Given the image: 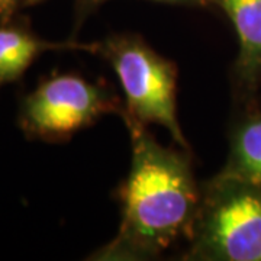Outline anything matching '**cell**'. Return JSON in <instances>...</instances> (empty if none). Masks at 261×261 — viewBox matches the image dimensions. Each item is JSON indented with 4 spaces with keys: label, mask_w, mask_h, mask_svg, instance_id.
<instances>
[{
    "label": "cell",
    "mask_w": 261,
    "mask_h": 261,
    "mask_svg": "<svg viewBox=\"0 0 261 261\" xmlns=\"http://www.w3.org/2000/svg\"><path fill=\"white\" fill-rule=\"evenodd\" d=\"M130 170L122 187V225L109 255H151L167 248L195 219L197 192L187 160L161 147L126 115Z\"/></svg>",
    "instance_id": "1"
},
{
    "label": "cell",
    "mask_w": 261,
    "mask_h": 261,
    "mask_svg": "<svg viewBox=\"0 0 261 261\" xmlns=\"http://www.w3.org/2000/svg\"><path fill=\"white\" fill-rule=\"evenodd\" d=\"M196 252L211 260L261 261V187L219 176L200 214Z\"/></svg>",
    "instance_id": "2"
},
{
    "label": "cell",
    "mask_w": 261,
    "mask_h": 261,
    "mask_svg": "<svg viewBox=\"0 0 261 261\" xmlns=\"http://www.w3.org/2000/svg\"><path fill=\"white\" fill-rule=\"evenodd\" d=\"M108 57L119 77L129 115L142 123H159L174 141L187 147L177 121L176 68L137 39H116Z\"/></svg>",
    "instance_id": "3"
},
{
    "label": "cell",
    "mask_w": 261,
    "mask_h": 261,
    "mask_svg": "<svg viewBox=\"0 0 261 261\" xmlns=\"http://www.w3.org/2000/svg\"><path fill=\"white\" fill-rule=\"evenodd\" d=\"M113 111L115 100L100 86L64 74L44 82L29 94L22 106L20 122L35 137L61 140Z\"/></svg>",
    "instance_id": "4"
},
{
    "label": "cell",
    "mask_w": 261,
    "mask_h": 261,
    "mask_svg": "<svg viewBox=\"0 0 261 261\" xmlns=\"http://www.w3.org/2000/svg\"><path fill=\"white\" fill-rule=\"evenodd\" d=\"M232 20L238 41V67L244 79L261 73V0H218Z\"/></svg>",
    "instance_id": "5"
},
{
    "label": "cell",
    "mask_w": 261,
    "mask_h": 261,
    "mask_svg": "<svg viewBox=\"0 0 261 261\" xmlns=\"http://www.w3.org/2000/svg\"><path fill=\"white\" fill-rule=\"evenodd\" d=\"M221 176L261 187V116L244 122L235 132L231 157Z\"/></svg>",
    "instance_id": "6"
},
{
    "label": "cell",
    "mask_w": 261,
    "mask_h": 261,
    "mask_svg": "<svg viewBox=\"0 0 261 261\" xmlns=\"http://www.w3.org/2000/svg\"><path fill=\"white\" fill-rule=\"evenodd\" d=\"M58 47L44 42L16 28H0V84L16 82L37 56L48 48Z\"/></svg>",
    "instance_id": "7"
},
{
    "label": "cell",
    "mask_w": 261,
    "mask_h": 261,
    "mask_svg": "<svg viewBox=\"0 0 261 261\" xmlns=\"http://www.w3.org/2000/svg\"><path fill=\"white\" fill-rule=\"evenodd\" d=\"M19 0H0V18L9 19L16 9Z\"/></svg>",
    "instance_id": "8"
},
{
    "label": "cell",
    "mask_w": 261,
    "mask_h": 261,
    "mask_svg": "<svg viewBox=\"0 0 261 261\" xmlns=\"http://www.w3.org/2000/svg\"><path fill=\"white\" fill-rule=\"evenodd\" d=\"M39 2H42V0H28L29 5H35V3H39Z\"/></svg>",
    "instance_id": "9"
},
{
    "label": "cell",
    "mask_w": 261,
    "mask_h": 261,
    "mask_svg": "<svg viewBox=\"0 0 261 261\" xmlns=\"http://www.w3.org/2000/svg\"><path fill=\"white\" fill-rule=\"evenodd\" d=\"M161 2H186V0H161Z\"/></svg>",
    "instance_id": "10"
}]
</instances>
